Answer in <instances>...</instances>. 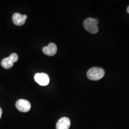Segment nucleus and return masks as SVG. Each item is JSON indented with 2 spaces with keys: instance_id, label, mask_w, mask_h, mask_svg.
<instances>
[{
  "instance_id": "obj_1",
  "label": "nucleus",
  "mask_w": 129,
  "mask_h": 129,
  "mask_svg": "<svg viewBox=\"0 0 129 129\" xmlns=\"http://www.w3.org/2000/svg\"><path fill=\"white\" fill-rule=\"evenodd\" d=\"M87 75L90 80H98L104 76L105 71L101 68L93 67L88 70Z\"/></svg>"
},
{
  "instance_id": "obj_2",
  "label": "nucleus",
  "mask_w": 129,
  "mask_h": 129,
  "mask_svg": "<svg viewBox=\"0 0 129 129\" xmlns=\"http://www.w3.org/2000/svg\"><path fill=\"white\" fill-rule=\"evenodd\" d=\"M99 20L95 18H88L84 22V26L86 30L91 34H96L99 31L98 24Z\"/></svg>"
},
{
  "instance_id": "obj_3",
  "label": "nucleus",
  "mask_w": 129,
  "mask_h": 129,
  "mask_svg": "<svg viewBox=\"0 0 129 129\" xmlns=\"http://www.w3.org/2000/svg\"><path fill=\"white\" fill-rule=\"evenodd\" d=\"M18 60V55L16 53H13L9 57L3 59L1 64L3 68L6 69H9L13 66L14 62Z\"/></svg>"
},
{
  "instance_id": "obj_4",
  "label": "nucleus",
  "mask_w": 129,
  "mask_h": 129,
  "mask_svg": "<svg viewBox=\"0 0 129 129\" xmlns=\"http://www.w3.org/2000/svg\"><path fill=\"white\" fill-rule=\"evenodd\" d=\"M35 80L38 84L42 86L47 85L50 81L49 76L45 73L36 74L35 76Z\"/></svg>"
},
{
  "instance_id": "obj_5",
  "label": "nucleus",
  "mask_w": 129,
  "mask_h": 129,
  "mask_svg": "<svg viewBox=\"0 0 129 129\" xmlns=\"http://www.w3.org/2000/svg\"><path fill=\"white\" fill-rule=\"evenodd\" d=\"M15 106L19 111L23 112H26L30 110L31 105L29 102L23 99L19 100L16 102Z\"/></svg>"
},
{
  "instance_id": "obj_6",
  "label": "nucleus",
  "mask_w": 129,
  "mask_h": 129,
  "mask_svg": "<svg viewBox=\"0 0 129 129\" xmlns=\"http://www.w3.org/2000/svg\"><path fill=\"white\" fill-rule=\"evenodd\" d=\"M27 18V16L26 15H22L19 13H15L13 15V21L16 25L21 26L25 23Z\"/></svg>"
},
{
  "instance_id": "obj_7",
  "label": "nucleus",
  "mask_w": 129,
  "mask_h": 129,
  "mask_svg": "<svg viewBox=\"0 0 129 129\" xmlns=\"http://www.w3.org/2000/svg\"><path fill=\"white\" fill-rule=\"evenodd\" d=\"M71 122L67 117H63L58 120L56 123V129H69Z\"/></svg>"
},
{
  "instance_id": "obj_8",
  "label": "nucleus",
  "mask_w": 129,
  "mask_h": 129,
  "mask_svg": "<svg viewBox=\"0 0 129 129\" xmlns=\"http://www.w3.org/2000/svg\"><path fill=\"white\" fill-rule=\"evenodd\" d=\"M43 52L46 55L53 56L56 53L57 46L54 43H50L48 46L43 47Z\"/></svg>"
},
{
  "instance_id": "obj_9",
  "label": "nucleus",
  "mask_w": 129,
  "mask_h": 129,
  "mask_svg": "<svg viewBox=\"0 0 129 129\" xmlns=\"http://www.w3.org/2000/svg\"><path fill=\"white\" fill-rule=\"evenodd\" d=\"M2 112H3L2 109H1V108H0V119H1V116L2 115Z\"/></svg>"
},
{
  "instance_id": "obj_10",
  "label": "nucleus",
  "mask_w": 129,
  "mask_h": 129,
  "mask_svg": "<svg viewBox=\"0 0 129 129\" xmlns=\"http://www.w3.org/2000/svg\"><path fill=\"white\" fill-rule=\"evenodd\" d=\"M127 13H129V6L128 7V8H127Z\"/></svg>"
}]
</instances>
